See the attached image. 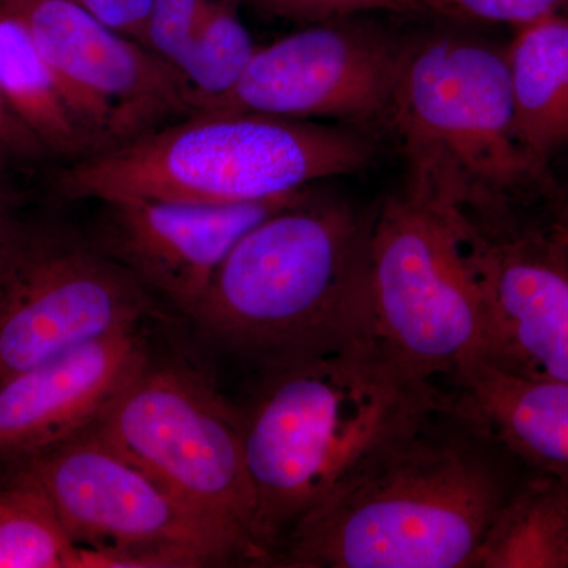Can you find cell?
<instances>
[{
  "label": "cell",
  "instance_id": "obj_1",
  "mask_svg": "<svg viewBox=\"0 0 568 568\" xmlns=\"http://www.w3.org/2000/svg\"><path fill=\"white\" fill-rule=\"evenodd\" d=\"M450 406V394L376 336L265 372L242 414L257 537L271 562L306 515Z\"/></svg>",
  "mask_w": 568,
  "mask_h": 568
},
{
  "label": "cell",
  "instance_id": "obj_2",
  "mask_svg": "<svg viewBox=\"0 0 568 568\" xmlns=\"http://www.w3.org/2000/svg\"><path fill=\"white\" fill-rule=\"evenodd\" d=\"M497 444L454 406L306 515L274 562L295 568H470L515 485Z\"/></svg>",
  "mask_w": 568,
  "mask_h": 568
},
{
  "label": "cell",
  "instance_id": "obj_3",
  "mask_svg": "<svg viewBox=\"0 0 568 568\" xmlns=\"http://www.w3.org/2000/svg\"><path fill=\"white\" fill-rule=\"evenodd\" d=\"M372 222L345 201L310 190L234 245L186 320L261 373L375 336Z\"/></svg>",
  "mask_w": 568,
  "mask_h": 568
},
{
  "label": "cell",
  "instance_id": "obj_4",
  "mask_svg": "<svg viewBox=\"0 0 568 568\" xmlns=\"http://www.w3.org/2000/svg\"><path fill=\"white\" fill-rule=\"evenodd\" d=\"M373 156L355 126L200 111L70 163L55 185L71 201L248 204L357 173Z\"/></svg>",
  "mask_w": 568,
  "mask_h": 568
},
{
  "label": "cell",
  "instance_id": "obj_5",
  "mask_svg": "<svg viewBox=\"0 0 568 568\" xmlns=\"http://www.w3.org/2000/svg\"><path fill=\"white\" fill-rule=\"evenodd\" d=\"M387 125L405 153L407 192L478 226L511 222V197L548 185V166L519 136L506 50L485 41H409Z\"/></svg>",
  "mask_w": 568,
  "mask_h": 568
},
{
  "label": "cell",
  "instance_id": "obj_6",
  "mask_svg": "<svg viewBox=\"0 0 568 568\" xmlns=\"http://www.w3.org/2000/svg\"><path fill=\"white\" fill-rule=\"evenodd\" d=\"M373 334L425 379L484 361V287L473 222L409 192L373 216L368 244Z\"/></svg>",
  "mask_w": 568,
  "mask_h": 568
},
{
  "label": "cell",
  "instance_id": "obj_7",
  "mask_svg": "<svg viewBox=\"0 0 568 568\" xmlns=\"http://www.w3.org/2000/svg\"><path fill=\"white\" fill-rule=\"evenodd\" d=\"M10 467L50 500L84 549V568L263 562L244 538L171 495L93 428Z\"/></svg>",
  "mask_w": 568,
  "mask_h": 568
},
{
  "label": "cell",
  "instance_id": "obj_8",
  "mask_svg": "<svg viewBox=\"0 0 568 568\" xmlns=\"http://www.w3.org/2000/svg\"><path fill=\"white\" fill-rule=\"evenodd\" d=\"M93 429L171 495L271 562L257 537L244 414L197 369L151 354Z\"/></svg>",
  "mask_w": 568,
  "mask_h": 568
},
{
  "label": "cell",
  "instance_id": "obj_9",
  "mask_svg": "<svg viewBox=\"0 0 568 568\" xmlns=\"http://www.w3.org/2000/svg\"><path fill=\"white\" fill-rule=\"evenodd\" d=\"M156 316V298L74 231L17 222L0 244V383Z\"/></svg>",
  "mask_w": 568,
  "mask_h": 568
},
{
  "label": "cell",
  "instance_id": "obj_10",
  "mask_svg": "<svg viewBox=\"0 0 568 568\" xmlns=\"http://www.w3.org/2000/svg\"><path fill=\"white\" fill-rule=\"evenodd\" d=\"M409 41L357 17L257 48L242 80L207 111L361 126L386 123Z\"/></svg>",
  "mask_w": 568,
  "mask_h": 568
},
{
  "label": "cell",
  "instance_id": "obj_11",
  "mask_svg": "<svg viewBox=\"0 0 568 568\" xmlns=\"http://www.w3.org/2000/svg\"><path fill=\"white\" fill-rule=\"evenodd\" d=\"M62 85L97 153L192 114L181 74L141 41L65 0H7Z\"/></svg>",
  "mask_w": 568,
  "mask_h": 568
},
{
  "label": "cell",
  "instance_id": "obj_12",
  "mask_svg": "<svg viewBox=\"0 0 568 568\" xmlns=\"http://www.w3.org/2000/svg\"><path fill=\"white\" fill-rule=\"evenodd\" d=\"M474 224V223H473ZM484 287L485 364L507 375L568 384V248L552 234L473 226Z\"/></svg>",
  "mask_w": 568,
  "mask_h": 568
},
{
  "label": "cell",
  "instance_id": "obj_13",
  "mask_svg": "<svg viewBox=\"0 0 568 568\" xmlns=\"http://www.w3.org/2000/svg\"><path fill=\"white\" fill-rule=\"evenodd\" d=\"M310 190L233 205L111 201L103 203L97 244L153 297H162L186 316L234 245Z\"/></svg>",
  "mask_w": 568,
  "mask_h": 568
},
{
  "label": "cell",
  "instance_id": "obj_14",
  "mask_svg": "<svg viewBox=\"0 0 568 568\" xmlns=\"http://www.w3.org/2000/svg\"><path fill=\"white\" fill-rule=\"evenodd\" d=\"M149 357L134 327L0 383V463L17 465L93 428Z\"/></svg>",
  "mask_w": 568,
  "mask_h": 568
},
{
  "label": "cell",
  "instance_id": "obj_15",
  "mask_svg": "<svg viewBox=\"0 0 568 568\" xmlns=\"http://www.w3.org/2000/svg\"><path fill=\"white\" fill-rule=\"evenodd\" d=\"M450 383L459 416L534 473L568 480V384L507 375L481 361Z\"/></svg>",
  "mask_w": 568,
  "mask_h": 568
},
{
  "label": "cell",
  "instance_id": "obj_16",
  "mask_svg": "<svg viewBox=\"0 0 568 568\" xmlns=\"http://www.w3.org/2000/svg\"><path fill=\"white\" fill-rule=\"evenodd\" d=\"M506 55L519 136L548 166L568 149V14L518 28Z\"/></svg>",
  "mask_w": 568,
  "mask_h": 568
},
{
  "label": "cell",
  "instance_id": "obj_17",
  "mask_svg": "<svg viewBox=\"0 0 568 568\" xmlns=\"http://www.w3.org/2000/svg\"><path fill=\"white\" fill-rule=\"evenodd\" d=\"M0 89L47 153L70 163L95 155L91 133L71 106L28 26L7 0H0Z\"/></svg>",
  "mask_w": 568,
  "mask_h": 568
},
{
  "label": "cell",
  "instance_id": "obj_18",
  "mask_svg": "<svg viewBox=\"0 0 568 568\" xmlns=\"http://www.w3.org/2000/svg\"><path fill=\"white\" fill-rule=\"evenodd\" d=\"M470 568H568V480L536 473L515 485Z\"/></svg>",
  "mask_w": 568,
  "mask_h": 568
},
{
  "label": "cell",
  "instance_id": "obj_19",
  "mask_svg": "<svg viewBox=\"0 0 568 568\" xmlns=\"http://www.w3.org/2000/svg\"><path fill=\"white\" fill-rule=\"evenodd\" d=\"M257 48L239 13V0H211L175 63L192 112L207 111L233 91Z\"/></svg>",
  "mask_w": 568,
  "mask_h": 568
},
{
  "label": "cell",
  "instance_id": "obj_20",
  "mask_svg": "<svg viewBox=\"0 0 568 568\" xmlns=\"http://www.w3.org/2000/svg\"><path fill=\"white\" fill-rule=\"evenodd\" d=\"M0 568H84V549L50 500L17 476L0 489Z\"/></svg>",
  "mask_w": 568,
  "mask_h": 568
},
{
  "label": "cell",
  "instance_id": "obj_21",
  "mask_svg": "<svg viewBox=\"0 0 568 568\" xmlns=\"http://www.w3.org/2000/svg\"><path fill=\"white\" fill-rule=\"evenodd\" d=\"M211 0H152L141 43L175 67Z\"/></svg>",
  "mask_w": 568,
  "mask_h": 568
},
{
  "label": "cell",
  "instance_id": "obj_22",
  "mask_svg": "<svg viewBox=\"0 0 568 568\" xmlns=\"http://www.w3.org/2000/svg\"><path fill=\"white\" fill-rule=\"evenodd\" d=\"M426 10L454 20L497 22L523 28L530 22L560 13L566 0H417Z\"/></svg>",
  "mask_w": 568,
  "mask_h": 568
},
{
  "label": "cell",
  "instance_id": "obj_23",
  "mask_svg": "<svg viewBox=\"0 0 568 568\" xmlns=\"http://www.w3.org/2000/svg\"><path fill=\"white\" fill-rule=\"evenodd\" d=\"M265 10L305 22L336 20L358 14L387 11V13L416 14L425 11L417 0H256Z\"/></svg>",
  "mask_w": 568,
  "mask_h": 568
},
{
  "label": "cell",
  "instance_id": "obj_24",
  "mask_svg": "<svg viewBox=\"0 0 568 568\" xmlns=\"http://www.w3.org/2000/svg\"><path fill=\"white\" fill-rule=\"evenodd\" d=\"M103 24L138 41L144 36L152 0H65Z\"/></svg>",
  "mask_w": 568,
  "mask_h": 568
},
{
  "label": "cell",
  "instance_id": "obj_25",
  "mask_svg": "<svg viewBox=\"0 0 568 568\" xmlns=\"http://www.w3.org/2000/svg\"><path fill=\"white\" fill-rule=\"evenodd\" d=\"M47 155L43 145L18 119L0 89V163H24Z\"/></svg>",
  "mask_w": 568,
  "mask_h": 568
},
{
  "label": "cell",
  "instance_id": "obj_26",
  "mask_svg": "<svg viewBox=\"0 0 568 568\" xmlns=\"http://www.w3.org/2000/svg\"><path fill=\"white\" fill-rule=\"evenodd\" d=\"M14 224H17V220L13 219V213H11L9 193H7L3 183L0 182V244L9 235Z\"/></svg>",
  "mask_w": 568,
  "mask_h": 568
},
{
  "label": "cell",
  "instance_id": "obj_27",
  "mask_svg": "<svg viewBox=\"0 0 568 568\" xmlns=\"http://www.w3.org/2000/svg\"><path fill=\"white\" fill-rule=\"evenodd\" d=\"M549 233L568 248V193L566 200L559 205L558 213H556V219L551 224Z\"/></svg>",
  "mask_w": 568,
  "mask_h": 568
},
{
  "label": "cell",
  "instance_id": "obj_28",
  "mask_svg": "<svg viewBox=\"0 0 568 568\" xmlns=\"http://www.w3.org/2000/svg\"><path fill=\"white\" fill-rule=\"evenodd\" d=\"M560 13L568 14V0H566V2H564V9H562V11H560Z\"/></svg>",
  "mask_w": 568,
  "mask_h": 568
}]
</instances>
